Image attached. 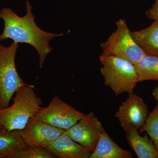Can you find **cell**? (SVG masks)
<instances>
[{"mask_svg": "<svg viewBox=\"0 0 158 158\" xmlns=\"http://www.w3.org/2000/svg\"><path fill=\"white\" fill-rule=\"evenodd\" d=\"M138 83L147 81H158V57L145 55L135 65Z\"/></svg>", "mask_w": 158, "mask_h": 158, "instance_id": "15", "label": "cell"}, {"mask_svg": "<svg viewBox=\"0 0 158 158\" xmlns=\"http://www.w3.org/2000/svg\"><path fill=\"white\" fill-rule=\"evenodd\" d=\"M152 94L153 97L157 102L158 104V86H156L155 88L153 90Z\"/></svg>", "mask_w": 158, "mask_h": 158, "instance_id": "19", "label": "cell"}, {"mask_svg": "<svg viewBox=\"0 0 158 158\" xmlns=\"http://www.w3.org/2000/svg\"><path fill=\"white\" fill-rule=\"evenodd\" d=\"M145 14L148 19L158 23V0H154L153 4L146 11Z\"/></svg>", "mask_w": 158, "mask_h": 158, "instance_id": "18", "label": "cell"}, {"mask_svg": "<svg viewBox=\"0 0 158 158\" xmlns=\"http://www.w3.org/2000/svg\"><path fill=\"white\" fill-rule=\"evenodd\" d=\"M26 146L18 131H10L0 128V158H11Z\"/></svg>", "mask_w": 158, "mask_h": 158, "instance_id": "14", "label": "cell"}, {"mask_svg": "<svg viewBox=\"0 0 158 158\" xmlns=\"http://www.w3.org/2000/svg\"><path fill=\"white\" fill-rule=\"evenodd\" d=\"M84 115V113L55 95L47 106L41 107L35 118L55 127L67 130L77 123Z\"/></svg>", "mask_w": 158, "mask_h": 158, "instance_id": "6", "label": "cell"}, {"mask_svg": "<svg viewBox=\"0 0 158 158\" xmlns=\"http://www.w3.org/2000/svg\"><path fill=\"white\" fill-rule=\"evenodd\" d=\"M134 40L146 55L158 57V23L140 31H131Z\"/></svg>", "mask_w": 158, "mask_h": 158, "instance_id": "13", "label": "cell"}, {"mask_svg": "<svg viewBox=\"0 0 158 158\" xmlns=\"http://www.w3.org/2000/svg\"><path fill=\"white\" fill-rule=\"evenodd\" d=\"M138 131L146 132L158 150V104L148 113L145 123Z\"/></svg>", "mask_w": 158, "mask_h": 158, "instance_id": "16", "label": "cell"}, {"mask_svg": "<svg viewBox=\"0 0 158 158\" xmlns=\"http://www.w3.org/2000/svg\"><path fill=\"white\" fill-rule=\"evenodd\" d=\"M56 156L45 148L27 146L15 152L11 158H55Z\"/></svg>", "mask_w": 158, "mask_h": 158, "instance_id": "17", "label": "cell"}, {"mask_svg": "<svg viewBox=\"0 0 158 158\" xmlns=\"http://www.w3.org/2000/svg\"><path fill=\"white\" fill-rule=\"evenodd\" d=\"M25 4L27 12L23 17H20L9 8H3L0 10V19L4 22V30L0 34V41L10 39L16 43L27 44L32 46L39 55V67L42 68L47 56L52 50L50 41L64 34L49 33L40 29L35 22L32 6L28 0Z\"/></svg>", "mask_w": 158, "mask_h": 158, "instance_id": "1", "label": "cell"}, {"mask_svg": "<svg viewBox=\"0 0 158 158\" xmlns=\"http://www.w3.org/2000/svg\"><path fill=\"white\" fill-rule=\"evenodd\" d=\"M47 148L57 158H90L91 153L64 133Z\"/></svg>", "mask_w": 158, "mask_h": 158, "instance_id": "10", "label": "cell"}, {"mask_svg": "<svg viewBox=\"0 0 158 158\" xmlns=\"http://www.w3.org/2000/svg\"><path fill=\"white\" fill-rule=\"evenodd\" d=\"M131 152L123 149L110 138L105 129L103 130L90 158H131Z\"/></svg>", "mask_w": 158, "mask_h": 158, "instance_id": "11", "label": "cell"}, {"mask_svg": "<svg viewBox=\"0 0 158 158\" xmlns=\"http://www.w3.org/2000/svg\"><path fill=\"white\" fill-rule=\"evenodd\" d=\"M148 106L141 97L129 94L115 114L125 132L131 128L139 130L143 127L148 116Z\"/></svg>", "mask_w": 158, "mask_h": 158, "instance_id": "7", "label": "cell"}, {"mask_svg": "<svg viewBox=\"0 0 158 158\" xmlns=\"http://www.w3.org/2000/svg\"><path fill=\"white\" fill-rule=\"evenodd\" d=\"M102 67L100 72L104 84L115 95L134 93L138 83L135 65L112 55L102 54L99 57Z\"/></svg>", "mask_w": 158, "mask_h": 158, "instance_id": "3", "label": "cell"}, {"mask_svg": "<svg viewBox=\"0 0 158 158\" xmlns=\"http://www.w3.org/2000/svg\"><path fill=\"white\" fill-rule=\"evenodd\" d=\"M19 44L0 43V109L8 107L16 91L27 85L18 73L15 58Z\"/></svg>", "mask_w": 158, "mask_h": 158, "instance_id": "4", "label": "cell"}, {"mask_svg": "<svg viewBox=\"0 0 158 158\" xmlns=\"http://www.w3.org/2000/svg\"><path fill=\"white\" fill-rule=\"evenodd\" d=\"M65 130L40 121L35 117L31 118L23 129L19 131L27 146L46 148Z\"/></svg>", "mask_w": 158, "mask_h": 158, "instance_id": "9", "label": "cell"}, {"mask_svg": "<svg viewBox=\"0 0 158 158\" xmlns=\"http://www.w3.org/2000/svg\"><path fill=\"white\" fill-rule=\"evenodd\" d=\"M157 158H158V155H157Z\"/></svg>", "mask_w": 158, "mask_h": 158, "instance_id": "20", "label": "cell"}, {"mask_svg": "<svg viewBox=\"0 0 158 158\" xmlns=\"http://www.w3.org/2000/svg\"><path fill=\"white\" fill-rule=\"evenodd\" d=\"M125 132L128 144L138 158H157L158 150L146 134L141 136L138 130L134 128Z\"/></svg>", "mask_w": 158, "mask_h": 158, "instance_id": "12", "label": "cell"}, {"mask_svg": "<svg viewBox=\"0 0 158 158\" xmlns=\"http://www.w3.org/2000/svg\"><path fill=\"white\" fill-rule=\"evenodd\" d=\"M10 106L0 109V128L10 131L23 129L36 116L43 102L33 85L27 84L16 91Z\"/></svg>", "mask_w": 158, "mask_h": 158, "instance_id": "2", "label": "cell"}, {"mask_svg": "<svg viewBox=\"0 0 158 158\" xmlns=\"http://www.w3.org/2000/svg\"><path fill=\"white\" fill-rule=\"evenodd\" d=\"M104 129L94 113L90 112L85 114L77 123L65 130L64 133L92 152Z\"/></svg>", "mask_w": 158, "mask_h": 158, "instance_id": "8", "label": "cell"}, {"mask_svg": "<svg viewBox=\"0 0 158 158\" xmlns=\"http://www.w3.org/2000/svg\"><path fill=\"white\" fill-rule=\"evenodd\" d=\"M116 25V30L101 43L102 54L112 55L135 65L146 54L134 40L125 20L118 19Z\"/></svg>", "mask_w": 158, "mask_h": 158, "instance_id": "5", "label": "cell"}]
</instances>
